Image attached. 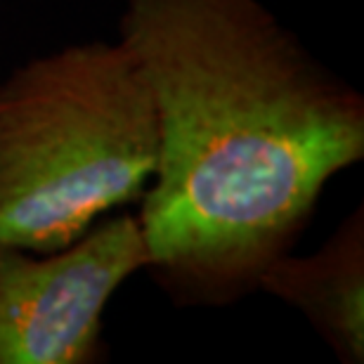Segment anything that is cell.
<instances>
[{
    "label": "cell",
    "instance_id": "3957f363",
    "mask_svg": "<svg viewBox=\"0 0 364 364\" xmlns=\"http://www.w3.org/2000/svg\"><path fill=\"white\" fill-rule=\"evenodd\" d=\"M147 260L137 213L102 218L55 251L3 249L0 364L92 362L105 308Z\"/></svg>",
    "mask_w": 364,
    "mask_h": 364
},
{
    "label": "cell",
    "instance_id": "6da1fadb",
    "mask_svg": "<svg viewBox=\"0 0 364 364\" xmlns=\"http://www.w3.org/2000/svg\"><path fill=\"white\" fill-rule=\"evenodd\" d=\"M119 41L156 112L147 270L180 305L235 303L364 159L362 95L263 0H123Z\"/></svg>",
    "mask_w": 364,
    "mask_h": 364
},
{
    "label": "cell",
    "instance_id": "277c9868",
    "mask_svg": "<svg viewBox=\"0 0 364 364\" xmlns=\"http://www.w3.org/2000/svg\"><path fill=\"white\" fill-rule=\"evenodd\" d=\"M258 289L296 308L346 364L364 362V208L308 256L274 258Z\"/></svg>",
    "mask_w": 364,
    "mask_h": 364
},
{
    "label": "cell",
    "instance_id": "7a4b0ae2",
    "mask_svg": "<svg viewBox=\"0 0 364 364\" xmlns=\"http://www.w3.org/2000/svg\"><path fill=\"white\" fill-rule=\"evenodd\" d=\"M156 112L121 41L38 55L0 81V251L46 253L140 199Z\"/></svg>",
    "mask_w": 364,
    "mask_h": 364
}]
</instances>
